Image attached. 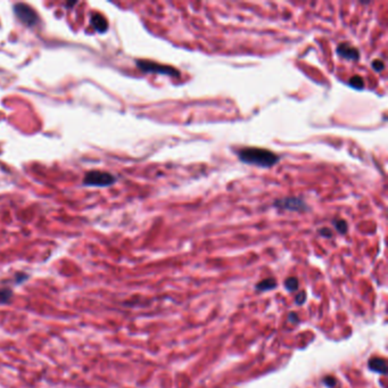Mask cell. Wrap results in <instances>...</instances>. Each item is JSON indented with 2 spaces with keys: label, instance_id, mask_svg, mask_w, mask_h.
<instances>
[{
  "label": "cell",
  "instance_id": "cell-1",
  "mask_svg": "<svg viewBox=\"0 0 388 388\" xmlns=\"http://www.w3.org/2000/svg\"><path fill=\"white\" fill-rule=\"evenodd\" d=\"M239 160L251 165L260 167H271L279 161V156L271 151L257 147H245L238 152Z\"/></svg>",
  "mask_w": 388,
  "mask_h": 388
},
{
  "label": "cell",
  "instance_id": "cell-2",
  "mask_svg": "<svg viewBox=\"0 0 388 388\" xmlns=\"http://www.w3.org/2000/svg\"><path fill=\"white\" fill-rule=\"evenodd\" d=\"M116 182V178L111 173L90 171L83 178V185L87 187H109Z\"/></svg>",
  "mask_w": 388,
  "mask_h": 388
},
{
  "label": "cell",
  "instance_id": "cell-3",
  "mask_svg": "<svg viewBox=\"0 0 388 388\" xmlns=\"http://www.w3.org/2000/svg\"><path fill=\"white\" fill-rule=\"evenodd\" d=\"M136 64L142 72L164 74V76H168L173 78L180 77V72L172 66L161 65V64H157L155 62H151V61H137Z\"/></svg>",
  "mask_w": 388,
  "mask_h": 388
},
{
  "label": "cell",
  "instance_id": "cell-4",
  "mask_svg": "<svg viewBox=\"0 0 388 388\" xmlns=\"http://www.w3.org/2000/svg\"><path fill=\"white\" fill-rule=\"evenodd\" d=\"M14 13L17 18L27 27H34L38 23L39 18L37 13L26 4H16L14 6Z\"/></svg>",
  "mask_w": 388,
  "mask_h": 388
},
{
  "label": "cell",
  "instance_id": "cell-5",
  "mask_svg": "<svg viewBox=\"0 0 388 388\" xmlns=\"http://www.w3.org/2000/svg\"><path fill=\"white\" fill-rule=\"evenodd\" d=\"M275 206L281 210L293 211V212H304L306 211L307 205L302 200L297 197H286L275 202Z\"/></svg>",
  "mask_w": 388,
  "mask_h": 388
},
{
  "label": "cell",
  "instance_id": "cell-6",
  "mask_svg": "<svg viewBox=\"0 0 388 388\" xmlns=\"http://www.w3.org/2000/svg\"><path fill=\"white\" fill-rule=\"evenodd\" d=\"M337 54L340 55L342 58L347 59V61L356 62L360 59L359 49L351 46V44L347 43V42L341 43L340 46L337 47Z\"/></svg>",
  "mask_w": 388,
  "mask_h": 388
},
{
  "label": "cell",
  "instance_id": "cell-7",
  "mask_svg": "<svg viewBox=\"0 0 388 388\" xmlns=\"http://www.w3.org/2000/svg\"><path fill=\"white\" fill-rule=\"evenodd\" d=\"M368 368L372 372L379 375H386L387 374V362L382 357H372L368 361Z\"/></svg>",
  "mask_w": 388,
  "mask_h": 388
},
{
  "label": "cell",
  "instance_id": "cell-8",
  "mask_svg": "<svg viewBox=\"0 0 388 388\" xmlns=\"http://www.w3.org/2000/svg\"><path fill=\"white\" fill-rule=\"evenodd\" d=\"M91 24L93 29L99 33H105L108 30V23L106 18L101 14H93L91 16Z\"/></svg>",
  "mask_w": 388,
  "mask_h": 388
},
{
  "label": "cell",
  "instance_id": "cell-9",
  "mask_svg": "<svg viewBox=\"0 0 388 388\" xmlns=\"http://www.w3.org/2000/svg\"><path fill=\"white\" fill-rule=\"evenodd\" d=\"M277 287V281L273 278H266L255 285V289L257 292H269L275 289Z\"/></svg>",
  "mask_w": 388,
  "mask_h": 388
},
{
  "label": "cell",
  "instance_id": "cell-10",
  "mask_svg": "<svg viewBox=\"0 0 388 388\" xmlns=\"http://www.w3.org/2000/svg\"><path fill=\"white\" fill-rule=\"evenodd\" d=\"M283 286H285L288 292H296L298 289V286H300V282H298L297 278L290 277L283 281Z\"/></svg>",
  "mask_w": 388,
  "mask_h": 388
},
{
  "label": "cell",
  "instance_id": "cell-11",
  "mask_svg": "<svg viewBox=\"0 0 388 388\" xmlns=\"http://www.w3.org/2000/svg\"><path fill=\"white\" fill-rule=\"evenodd\" d=\"M334 226L336 228V230L338 232H340V233H342V235H344V233H346L347 230H348L347 222L345 220H343V219H342V220H335L334 221Z\"/></svg>",
  "mask_w": 388,
  "mask_h": 388
},
{
  "label": "cell",
  "instance_id": "cell-12",
  "mask_svg": "<svg viewBox=\"0 0 388 388\" xmlns=\"http://www.w3.org/2000/svg\"><path fill=\"white\" fill-rule=\"evenodd\" d=\"M350 86L355 89H363L365 88V81L359 76H354L350 79Z\"/></svg>",
  "mask_w": 388,
  "mask_h": 388
},
{
  "label": "cell",
  "instance_id": "cell-13",
  "mask_svg": "<svg viewBox=\"0 0 388 388\" xmlns=\"http://www.w3.org/2000/svg\"><path fill=\"white\" fill-rule=\"evenodd\" d=\"M12 297V290L9 289H0V303H8Z\"/></svg>",
  "mask_w": 388,
  "mask_h": 388
},
{
  "label": "cell",
  "instance_id": "cell-14",
  "mask_svg": "<svg viewBox=\"0 0 388 388\" xmlns=\"http://www.w3.org/2000/svg\"><path fill=\"white\" fill-rule=\"evenodd\" d=\"M372 68H374L376 72H381L385 69V64L384 62L380 61V59H375V61L372 62Z\"/></svg>",
  "mask_w": 388,
  "mask_h": 388
},
{
  "label": "cell",
  "instance_id": "cell-15",
  "mask_svg": "<svg viewBox=\"0 0 388 388\" xmlns=\"http://www.w3.org/2000/svg\"><path fill=\"white\" fill-rule=\"evenodd\" d=\"M323 384H325L327 387H329V388H334L337 385V379H336L335 377L328 376V377L325 378V379H323Z\"/></svg>",
  "mask_w": 388,
  "mask_h": 388
},
{
  "label": "cell",
  "instance_id": "cell-16",
  "mask_svg": "<svg viewBox=\"0 0 388 388\" xmlns=\"http://www.w3.org/2000/svg\"><path fill=\"white\" fill-rule=\"evenodd\" d=\"M305 301H306V294H305V292H301V293H298V295H297L296 300H295L296 304H298V305H302V304H304Z\"/></svg>",
  "mask_w": 388,
  "mask_h": 388
},
{
  "label": "cell",
  "instance_id": "cell-17",
  "mask_svg": "<svg viewBox=\"0 0 388 388\" xmlns=\"http://www.w3.org/2000/svg\"><path fill=\"white\" fill-rule=\"evenodd\" d=\"M319 233L322 237H326V238H331L332 237V231L330 230L329 228H321L319 230Z\"/></svg>",
  "mask_w": 388,
  "mask_h": 388
},
{
  "label": "cell",
  "instance_id": "cell-18",
  "mask_svg": "<svg viewBox=\"0 0 388 388\" xmlns=\"http://www.w3.org/2000/svg\"><path fill=\"white\" fill-rule=\"evenodd\" d=\"M288 321L292 322V323H297L298 321H300V318L297 317L295 312H290L289 316H288Z\"/></svg>",
  "mask_w": 388,
  "mask_h": 388
}]
</instances>
